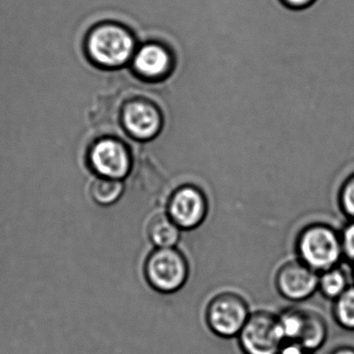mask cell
<instances>
[{
  "mask_svg": "<svg viewBox=\"0 0 354 354\" xmlns=\"http://www.w3.org/2000/svg\"><path fill=\"white\" fill-rule=\"evenodd\" d=\"M295 252L317 273L337 266L344 258L339 232L324 223L306 225L296 237Z\"/></svg>",
  "mask_w": 354,
  "mask_h": 354,
  "instance_id": "6da1fadb",
  "label": "cell"
},
{
  "mask_svg": "<svg viewBox=\"0 0 354 354\" xmlns=\"http://www.w3.org/2000/svg\"><path fill=\"white\" fill-rule=\"evenodd\" d=\"M189 273L187 258L178 248H155L144 265L147 283L161 294L180 291L187 283Z\"/></svg>",
  "mask_w": 354,
  "mask_h": 354,
  "instance_id": "7a4b0ae2",
  "label": "cell"
},
{
  "mask_svg": "<svg viewBox=\"0 0 354 354\" xmlns=\"http://www.w3.org/2000/svg\"><path fill=\"white\" fill-rule=\"evenodd\" d=\"M277 317L286 343L298 344L315 353L326 342L328 325L317 310L294 306L281 310Z\"/></svg>",
  "mask_w": 354,
  "mask_h": 354,
  "instance_id": "3957f363",
  "label": "cell"
},
{
  "mask_svg": "<svg viewBox=\"0 0 354 354\" xmlns=\"http://www.w3.org/2000/svg\"><path fill=\"white\" fill-rule=\"evenodd\" d=\"M250 304L237 292L223 291L213 296L205 308V321L211 333L221 339L237 337L250 318Z\"/></svg>",
  "mask_w": 354,
  "mask_h": 354,
  "instance_id": "277c9868",
  "label": "cell"
},
{
  "mask_svg": "<svg viewBox=\"0 0 354 354\" xmlns=\"http://www.w3.org/2000/svg\"><path fill=\"white\" fill-rule=\"evenodd\" d=\"M237 339L243 354H279L286 344L277 314L264 310L252 312Z\"/></svg>",
  "mask_w": 354,
  "mask_h": 354,
  "instance_id": "5b68a950",
  "label": "cell"
},
{
  "mask_svg": "<svg viewBox=\"0 0 354 354\" xmlns=\"http://www.w3.org/2000/svg\"><path fill=\"white\" fill-rule=\"evenodd\" d=\"M133 38L120 26H101L88 39L91 57L101 65L109 67L123 65L133 55Z\"/></svg>",
  "mask_w": 354,
  "mask_h": 354,
  "instance_id": "8992f818",
  "label": "cell"
},
{
  "mask_svg": "<svg viewBox=\"0 0 354 354\" xmlns=\"http://www.w3.org/2000/svg\"><path fill=\"white\" fill-rule=\"evenodd\" d=\"M208 212V198L196 186H181L167 201V213L182 231L198 229L206 221Z\"/></svg>",
  "mask_w": 354,
  "mask_h": 354,
  "instance_id": "52a82bcc",
  "label": "cell"
},
{
  "mask_svg": "<svg viewBox=\"0 0 354 354\" xmlns=\"http://www.w3.org/2000/svg\"><path fill=\"white\" fill-rule=\"evenodd\" d=\"M319 273L301 261H287L275 272V289L288 301L302 302L318 291Z\"/></svg>",
  "mask_w": 354,
  "mask_h": 354,
  "instance_id": "ba28073f",
  "label": "cell"
},
{
  "mask_svg": "<svg viewBox=\"0 0 354 354\" xmlns=\"http://www.w3.org/2000/svg\"><path fill=\"white\" fill-rule=\"evenodd\" d=\"M123 122L127 131L138 140H147L158 136L162 128V115L155 105L144 101L129 103L124 109Z\"/></svg>",
  "mask_w": 354,
  "mask_h": 354,
  "instance_id": "9c48e42d",
  "label": "cell"
},
{
  "mask_svg": "<svg viewBox=\"0 0 354 354\" xmlns=\"http://www.w3.org/2000/svg\"><path fill=\"white\" fill-rule=\"evenodd\" d=\"M93 167L101 175L111 179H121L130 167L129 155L121 142L113 140L99 142L91 153Z\"/></svg>",
  "mask_w": 354,
  "mask_h": 354,
  "instance_id": "30bf717a",
  "label": "cell"
},
{
  "mask_svg": "<svg viewBox=\"0 0 354 354\" xmlns=\"http://www.w3.org/2000/svg\"><path fill=\"white\" fill-rule=\"evenodd\" d=\"M133 65L147 80H163L173 69V57L163 45L147 44L136 53Z\"/></svg>",
  "mask_w": 354,
  "mask_h": 354,
  "instance_id": "8fae6325",
  "label": "cell"
},
{
  "mask_svg": "<svg viewBox=\"0 0 354 354\" xmlns=\"http://www.w3.org/2000/svg\"><path fill=\"white\" fill-rule=\"evenodd\" d=\"M149 240L157 248H177L182 230L169 216L167 211L153 215L147 227Z\"/></svg>",
  "mask_w": 354,
  "mask_h": 354,
  "instance_id": "7c38bea8",
  "label": "cell"
},
{
  "mask_svg": "<svg viewBox=\"0 0 354 354\" xmlns=\"http://www.w3.org/2000/svg\"><path fill=\"white\" fill-rule=\"evenodd\" d=\"M349 274L341 265L319 273L318 292L326 299H337L350 287Z\"/></svg>",
  "mask_w": 354,
  "mask_h": 354,
  "instance_id": "4fadbf2b",
  "label": "cell"
},
{
  "mask_svg": "<svg viewBox=\"0 0 354 354\" xmlns=\"http://www.w3.org/2000/svg\"><path fill=\"white\" fill-rule=\"evenodd\" d=\"M333 316L339 326L354 331V286L333 300Z\"/></svg>",
  "mask_w": 354,
  "mask_h": 354,
  "instance_id": "5bb4252c",
  "label": "cell"
},
{
  "mask_svg": "<svg viewBox=\"0 0 354 354\" xmlns=\"http://www.w3.org/2000/svg\"><path fill=\"white\" fill-rule=\"evenodd\" d=\"M123 185L119 180L99 179L92 186L93 198L100 205H111L120 198Z\"/></svg>",
  "mask_w": 354,
  "mask_h": 354,
  "instance_id": "9a60e30c",
  "label": "cell"
},
{
  "mask_svg": "<svg viewBox=\"0 0 354 354\" xmlns=\"http://www.w3.org/2000/svg\"><path fill=\"white\" fill-rule=\"evenodd\" d=\"M337 201L342 212L349 221H354V173L342 184Z\"/></svg>",
  "mask_w": 354,
  "mask_h": 354,
  "instance_id": "2e32d148",
  "label": "cell"
},
{
  "mask_svg": "<svg viewBox=\"0 0 354 354\" xmlns=\"http://www.w3.org/2000/svg\"><path fill=\"white\" fill-rule=\"evenodd\" d=\"M339 235L344 258L354 265V221H349L339 232Z\"/></svg>",
  "mask_w": 354,
  "mask_h": 354,
  "instance_id": "e0dca14e",
  "label": "cell"
},
{
  "mask_svg": "<svg viewBox=\"0 0 354 354\" xmlns=\"http://www.w3.org/2000/svg\"><path fill=\"white\" fill-rule=\"evenodd\" d=\"M285 7L291 10H304L312 7L317 0H279Z\"/></svg>",
  "mask_w": 354,
  "mask_h": 354,
  "instance_id": "ac0fdd59",
  "label": "cell"
},
{
  "mask_svg": "<svg viewBox=\"0 0 354 354\" xmlns=\"http://www.w3.org/2000/svg\"><path fill=\"white\" fill-rule=\"evenodd\" d=\"M279 354H314V352L304 349L298 344L286 343L281 348Z\"/></svg>",
  "mask_w": 354,
  "mask_h": 354,
  "instance_id": "d6986e66",
  "label": "cell"
},
{
  "mask_svg": "<svg viewBox=\"0 0 354 354\" xmlns=\"http://www.w3.org/2000/svg\"><path fill=\"white\" fill-rule=\"evenodd\" d=\"M328 354H354L353 346L342 345L333 348Z\"/></svg>",
  "mask_w": 354,
  "mask_h": 354,
  "instance_id": "ffe728a7",
  "label": "cell"
},
{
  "mask_svg": "<svg viewBox=\"0 0 354 354\" xmlns=\"http://www.w3.org/2000/svg\"><path fill=\"white\" fill-rule=\"evenodd\" d=\"M352 277H353V279H354V270H353V272H352Z\"/></svg>",
  "mask_w": 354,
  "mask_h": 354,
  "instance_id": "44dd1931",
  "label": "cell"
}]
</instances>
